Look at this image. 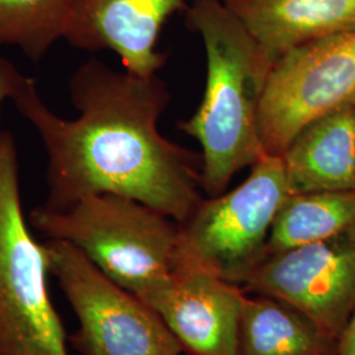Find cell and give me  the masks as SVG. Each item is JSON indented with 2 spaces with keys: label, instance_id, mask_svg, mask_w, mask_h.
<instances>
[{
  "label": "cell",
  "instance_id": "obj_1",
  "mask_svg": "<svg viewBox=\"0 0 355 355\" xmlns=\"http://www.w3.org/2000/svg\"><path fill=\"white\" fill-rule=\"evenodd\" d=\"M76 119L54 114L26 76L12 98L46 153L48 208L98 193L132 198L184 221L202 200V155L167 140L158 123L171 94L158 76L116 70L99 60L69 79Z\"/></svg>",
  "mask_w": 355,
  "mask_h": 355
},
{
  "label": "cell",
  "instance_id": "obj_2",
  "mask_svg": "<svg viewBox=\"0 0 355 355\" xmlns=\"http://www.w3.org/2000/svg\"><path fill=\"white\" fill-rule=\"evenodd\" d=\"M186 24L203 41L207 78L196 112L179 129L202 148V190L225 192L265 154L261 103L274 61L221 0H192Z\"/></svg>",
  "mask_w": 355,
  "mask_h": 355
},
{
  "label": "cell",
  "instance_id": "obj_3",
  "mask_svg": "<svg viewBox=\"0 0 355 355\" xmlns=\"http://www.w3.org/2000/svg\"><path fill=\"white\" fill-rule=\"evenodd\" d=\"M29 224L76 246L103 274L145 302L178 266L179 224L132 198L98 193L64 208L36 207Z\"/></svg>",
  "mask_w": 355,
  "mask_h": 355
},
{
  "label": "cell",
  "instance_id": "obj_4",
  "mask_svg": "<svg viewBox=\"0 0 355 355\" xmlns=\"http://www.w3.org/2000/svg\"><path fill=\"white\" fill-rule=\"evenodd\" d=\"M49 274L23 211L16 141L0 129V355H69Z\"/></svg>",
  "mask_w": 355,
  "mask_h": 355
},
{
  "label": "cell",
  "instance_id": "obj_5",
  "mask_svg": "<svg viewBox=\"0 0 355 355\" xmlns=\"http://www.w3.org/2000/svg\"><path fill=\"white\" fill-rule=\"evenodd\" d=\"M290 196L280 155L265 154L236 189L208 196L179 223L178 263L240 286L263 257L280 207Z\"/></svg>",
  "mask_w": 355,
  "mask_h": 355
},
{
  "label": "cell",
  "instance_id": "obj_6",
  "mask_svg": "<svg viewBox=\"0 0 355 355\" xmlns=\"http://www.w3.org/2000/svg\"><path fill=\"white\" fill-rule=\"evenodd\" d=\"M55 278L78 329L69 338L82 355H182L177 338L152 306L110 279L76 246L46 240Z\"/></svg>",
  "mask_w": 355,
  "mask_h": 355
},
{
  "label": "cell",
  "instance_id": "obj_7",
  "mask_svg": "<svg viewBox=\"0 0 355 355\" xmlns=\"http://www.w3.org/2000/svg\"><path fill=\"white\" fill-rule=\"evenodd\" d=\"M355 104V29L303 44L271 67L261 103L266 154L282 155L308 124Z\"/></svg>",
  "mask_w": 355,
  "mask_h": 355
},
{
  "label": "cell",
  "instance_id": "obj_8",
  "mask_svg": "<svg viewBox=\"0 0 355 355\" xmlns=\"http://www.w3.org/2000/svg\"><path fill=\"white\" fill-rule=\"evenodd\" d=\"M240 286L292 305L337 343L355 311V227L265 255Z\"/></svg>",
  "mask_w": 355,
  "mask_h": 355
},
{
  "label": "cell",
  "instance_id": "obj_9",
  "mask_svg": "<svg viewBox=\"0 0 355 355\" xmlns=\"http://www.w3.org/2000/svg\"><path fill=\"white\" fill-rule=\"evenodd\" d=\"M245 290L200 267L178 263L145 303L159 315L187 355H239Z\"/></svg>",
  "mask_w": 355,
  "mask_h": 355
},
{
  "label": "cell",
  "instance_id": "obj_10",
  "mask_svg": "<svg viewBox=\"0 0 355 355\" xmlns=\"http://www.w3.org/2000/svg\"><path fill=\"white\" fill-rule=\"evenodd\" d=\"M186 8V0H69L64 38L79 51H112L136 76H157L167 60L157 51L161 31Z\"/></svg>",
  "mask_w": 355,
  "mask_h": 355
},
{
  "label": "cell",
  "instance_id": "obj_11",
  "mask_svg": "<svg viewBox=\"0 0 355 355\" xmlns=\"http://www.w3.org/2000/svg\"><path fill=\"white\" fill-rule=\"evenodd\" d=\"M275 62L303 44L355 29V0H221Z\"/></svg>",
  "mask_w": 355,
  "mask_h": 355
},
{
  "label": "cell",
  "instance_id": "obj_12",
  "mask_svg": "<svg viewBox=\"0 0 355 355\" xmlns=\"http://www.w3.org/2000/svg\"><path fill=\"white\" fill-rule=\"evenodd\" d=\"M290 195L355 189V104L305 125L280 155Z\"/></svg>",
  "mask_w": 355,
  "mask_h": 355
},
{
  "label": "cell",
  "instance_id": "obj_13",
  "mask_svg": "<svg viewBox=\"0 0 355 355\" xmlns=\"http://www.w3.org/2000/svg\"><path fill=\"white\" fill-rule=\"evenodd\" d=\"M336 349L337 343L292 305L245 292L239 355H336Z\"/></svg>",
  "mask_w": 355,
  "mask_h": 355
},
{
  "label": "cell",
  "instance_id": "obj_14",
  "mask_svg": "<svg viewBox=\"0 0 355 355\" xmlns=\"http://www.w3.org/2000/svg\"><path fill=\"white\" fill-rule=\"evenodd\" d=\"M353 227L355 189L290 195L275 217L263 257L321 241Z\"/></svg>",
  "mask_w": 355,
  "mask_h": 355
},
{
  "label": "cell",
  "instance_id": "obj_15",
  "mask_svg": "<svg viewBox=\"0 0 355 355\" xmlns=\"http://www.w3.org/2000/svg\"><path fill=\"white\" fill-rule=\"evenodd\" d=\"M69 0H0V45H11L35 62L64 38Z\"/></svg>",
  "mask_w": 355,
  "mask_h": 355
},
{
  "label": "cell",
  "instance_id": "obj_16",
  "mask_svg": "<svg viewBox=\"0 0 355 355\" xmlns=\"http://www.w3.org/2000/svg\"><path fill=\"white\" fill-rule=\"evenodd\" d=\"M26 76L4 57H0V111L4 102L12 101L15 94L24 83Z\"/></svg>",
  "mask_w": 355,
  "mask_h": 355
},
{
  "label": "cell",
  "instance_id": "obj_17",
  "mask_svg": "<svg viewBox=\"0 0 355 355\" xmlns=\"http://www.w3.org/2000/svg\"><path fill=\"white\" fill-rule=\"evenodd\" d=\"M336 355H355V311L337 341Z\"/></svg>",
  "mask_w": 355,
  "mask_h": 355
},
{
  "label": "cell",
  "instance_id": "obj_18",
  "mask_svg": "<svg viewBox=\"0 0 355 355\" xmlns=\"http://www.w3.org/2000/svg\"><path fill=\"white\" fill-rule=\"evenodd\" d=\"M182 355H187V354H184V353H183V354H182Z\"/></svg>",
  "mask_w": 355,
  "mask_h": 355
}]
</instances>
